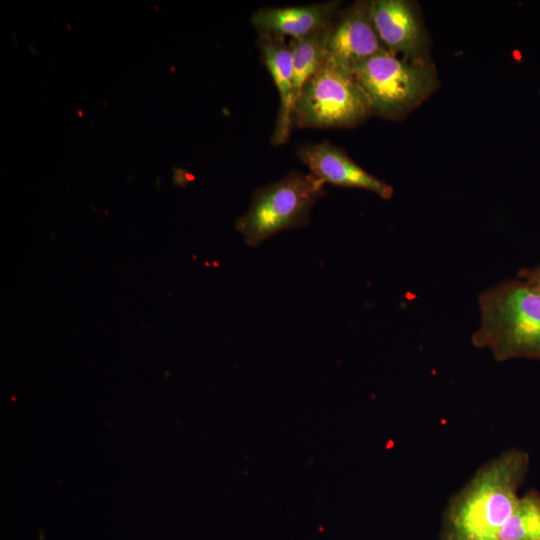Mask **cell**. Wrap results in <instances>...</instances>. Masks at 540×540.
<instances>
[{"instance_id":"6da1fadb","label":"cell","mask_w":540,"mask_h":540,"mask_svg":"<svg viewBox=\"0 0 540 540\" xmlns=\"http://www.w3.org/2000/svg\"><path fill=\"white\" fill-rule=\"evenodd\" d=\"M527 453L509 449L482 465L450 500L442 540H498L518 500Z\"/></svg>"},{"instance_id":"7a4b0ae2","label":"cell","mask_w":540,"mask_h":540,"mask_svg":"<svg viewBox=\"0 0 540 540\" xmlns=\"http://www.w3.org/2000/svg\"><path fill=\"white\" fill-rule=\"evenodd\" d=\"M480 326L472 335L478 348L489 349L498 361L540 360V292L513 279L479 295Z\"/></svg>"},{"instance_id":"3957f363","label":"cell","mask_w":540,"mask_h":540,"mask_svg":"<svg viewBox=\"0 0 540 540\" xmlns=\"http://www.w3.org/2000/svg\"><path fill=\"white\" fill-rule=\"evenodd\" d=\"M352 74L371 114L389 120L406 118L440 86L430 58L408 59L387 51L363 61Z\"/></svg>"},{"instance_id":"277c9868","label":"cell","mask_w":540,"mask_h":540,"mask_svg":"<svg viewBox=\"0 0 540 540\" xmlns=\"http://www.w3.org/2000/svg\"><path fill=\"white\" fill-rule=\"evenodd\" d=\"M324 194V183L313 174L291 170L254 191L235 227L247 245L257 246L282 231L308 225L312 207Z\"/></svg>"},{"instance_id":"5b68a950","label":"cell","mask_w":540,"mask_h":540,"mask_svg":"<svg viewBox=\"0 0 540 540\" xmlns=\"http://www.w3.org/2000/svg\"><path fill=\"white\" fill-rule=\"evenodd\" d=\"M370 115L353 74L326 58L302 88L293 120L299 127L351 128Z\"/></svg>"},{"instance_id":"8992f818","label":"cell","mask_w":540,"mask_h":540,"mask_svg":"<svg viewBox=\"0 0 540 540\" xmlns=\"http://www.w3.org/2000/svg\"><path fill=\"white\" fill-rule=\"evenodd\" d=\"M369 6L375 31L387 52L408 59L430 58V38L417 2L371 0Z\"/></svg>"},{"instance_id":"52a82bcc","label":"cell","mask_w":540,"mask_h":540,"mask_svg":"<svg viewBox=\"0 0 540 540\" xmlns=\"http://www.w3.org/2000/svg\"><path fill=\"white\" fill-rule=\"evenodd\" d=\"M326 58L347 70L386 51L375 31L369 1H356L339 11L326 37Z\"/></svg>"},{"instance_id":"ba28073f","label":"cell","mask_w":540,"mask_h":540,"mask_svg":"<svg viewBox=\"0 0 540 540\" xmlns=\"http://www.w3.org/2000/svg\"><path fill=\"white\" fill-rule=\"evenodd\" d=\"M298 158L321 182L344 188L363 189L384 200L393 196V187L354 162L341 148L327 140L298 146Z\"/></svg>"},{"instance_id":"9c48e42d","label":"cell","mask_w":540,"mask_h":540,"mask_svg":"<svg viewBox=\"0 0 540 540\" xmlns=\"http://www.w3.org/2000/svg\"><path fill=\"white\" fill-rule=\"evenodd\" d=\"M340 1L261 8L251 22L261 37L298 39L330 27L339 12Z\"/></svg>"},{"instance_id":"30bf717a","label":"cell","mask_w":540,"mask_h":540,"mask_svg":"<svg viewBox=\"0 0 540 540\" xmlns=\"http://www.w3.org/2000/svg\"><path fill=\"white\" fill-rule=\"evenodd\" d=\"M261 59L279 93V110L271 137L274 146L289 140L294 124L293 62L289 44L282 38L258 37Z\"/></svg>"},{"instance_id":"8fae6325","label":"cell","mask_w":540,"mask_h":540,"mask_svg":"<svg viewBox=\"0 0 540 540\" xmlns=\"http://www.w3.org/2000/svg\"><path fill=\"white\" fill-rule=\"evenodd\" d=\"M328 29L308 36L292 39L290 48L293 62V95L295 105L305 83L321 67L326 59V37Z\"/></svg>"},{"instance_id":"7c38bea8","label":"cell","mask_w":540,"mask_h":540,"mask_svg":"<svg viewBox=\"0 0 540 540\" xmlns=\"http://www.w3.org/2000/svg\"><path fill=\"white\" fill-rule=\"evenodd\" d=\"M498 540H540V495L531 490L519 500Z\"/></svg>"},{"instance_id":"4fadbf2b","label":"cell","mask_w":540,"mask_h":540,"mask_svg":"<svg viewBox=\"0 0 540 540\" xmlns=\"http://www.w3.org/2000/svg\"><path fill=\"white\" fill-rule=\"evenodd\" d=\"M518 277L540 292V264L533 268L518 271Z\"/></svg>"}]
</instances>
